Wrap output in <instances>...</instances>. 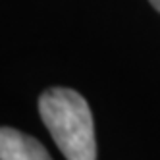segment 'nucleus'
Masks as SVG:
<instances>
[{
    "label": "nucleus",
    "mask_w": 160,
    "mask_h": 160,
    "mask_svg": "<svg viewBox=\"0 0 160 160\" xmlns=\"http://www.w3.org/2000/svg\"><path fill=\"white\" fill-rule=\"evenodd\" d=\"M148 2H151V4L158 10V12H160V0H148Z\"/></svg>",
    "instance_id": "3"
},
{
    "label": "nucleus",
    "mask_w": 160,
    "mask_h": 160,
    "mask_svg": "<svg viewBox=\"0 0 160 160\" xmlns=\"http://www.w3.org/2000/svg\"><path fill=\"white\" fill-rule=\"evenodd\" d=\"M0 160H52V156L35 137L14 128H0Z\"/></svg>",
    "instance_id": "2"
},
{
    "label": "nucleus",
    "mask_w": 160,
    "mask_h": 160,
    "mask_svg": "<svg viewBox=\"0 0 160 160\" xmlns=\"http://www.w3.org/2000/svg\"><path fill=\"white\" fill-rule=\"evenodd\" d=\"M39 114L68 160H97L93 114L73 89L52 87L39 97Z\"/></svg>",
    "instance_id": "1"
}]
</instances>
